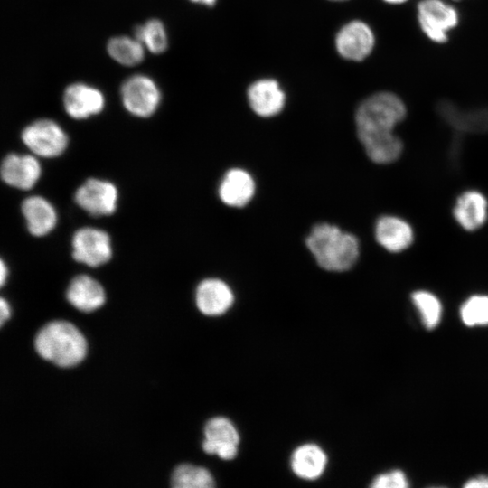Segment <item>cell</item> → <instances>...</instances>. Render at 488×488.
Segmentation results:
<instances>
[{"mask_svg":"<svg viewBox=\"0 0 488 488\" xmlns=\"http://www.w3.org/2000/svg\"><path fill=\"white\" fill-rule=\"evenodd\" d=\"M41 172L38 160L30 155H8L1 164L3 181L8 185L21 190L33 188L40 178Z\"/></svg>","mask_w":488,"mask_h":488,"instance_id":"12","label":"cell"},{"mask_svg":"<svg viewBox=\"0 0 488 488\" xmlns=\"http://www.w3.org/2000/svg\"><path fill=\"white\" fill-rule=\"evenodd\" d=\"M375 37L371 27L355 20L346 23L338 32L335 46L339 54L351 61H362L372 51Z\"/></svg>","mask_w":488,"mask_h":488,"instance_id":"9","label":"cell"},{"mask_svg":"<svg viewBox=\"0 0 488 488\" xmlns=\"http://www.w3.org/2000/svg\"><path fill=\"white\" fill-rule=\"evenodd\" d=\"M72 249L76 261L92 267L107 263L112 256L109 235L91 227L81 228L74 233Z\"/></svg>","mask_w":488,"mask_h":488,"instance_id":"7","label":"cell"},{"mask_svg":"<svg viewBox=\"0 0 488 488\" xmlns=\"http://www.w3.org/2000/svg\"><path fill=\"white\" fill-rule=\"evenodd\" d=\"M249 103L253 111L260 117L278 114L285 105V93L277 81L263 79L255 81L248 89Z\"/></svg>","mask_w":488,"mask_h":488,"instance_id":"14","label":"cell"},{"mask_svg":"<svg viewBox=\"0 0 488 488\" xmlns=\"http://www.w3.org/2000/svg\"><path fill=\"white\" fill-rule=\"evenodd\" d=\"M488 203L479 192H464L456 201L454 216L456 221L467 230H474L485 222Z\"/></svg>","mask_w":488,"mask_h":488,"instance_id":"20","label":"cell"},{"mask_svg":"<svg viewBox=\"0 0 488 488\" xmlns=\"http://www.w3.org/2000/svg\"><path fill=\"white\" fill-rule=\"evenodd\" d=\"M191 1L211 5H213L216 0H191Z\"/></svg>","mask_w":488,"mask_h":488,"instance_id":"31","label":"cell"},{"mask_svg":"<svg viewBox=\"0 0 488 488\" xmlns=\"http://www.w3.org/2000/svg\"><path fill=\"white\" fill-rule=\"evenodd\" d=\"M74 199L93 216L110 215L117 208V190L110 182L90 178L77 189Z\"/></svg>","mask_w":488,"mask_h":488,"instance_id":"8","label":"cell"},{"mask_svg":"<svg viewBox=\"0 0 488 488\" xmlns=\"http://www.w3.org/2000/svg\"><path fill=\"white\" fill-rule=\"evenodd\" d=\"M63 105L70 117L84 119L103 110L105 98L99 89L85 83L76 82L65 89Z\"/></svg>","mask_w":488,"mask_h":488,"instance_id":"10","label":"cell"},{"mask_svg":"<svg viewBox=\"0 0 488 488\" xmlns=\"http://www.w3.org/2000/svg\"><path fill=\"white\" fill-rule=\"evenodd\" d=\"M121 99L125 108L138 117L153 115L161 101V93L156 83L148 76L136 74L122 84Z\"/></svg>","mask_w":488,"mask_h":488,"instance_id":"4","label":"cell"},{"mask_svg":"<svg viewBox=\"0 0 488 488\" xmlns=\"http://www.w3.org/2000/svg\"><path fill=\"white\" fill-rule=\"evenodd\" d=\"M34 346L41 357L61 367L78 364L87 349L80 332L65 321H53L44 325L35 337Z\"/></svg>","mask_w":488,"mask_h":488,"instance_id":"3","label":"cell"},{"mask_svg":"<svg viewBox=\"0 0 488 488\" xmlns=\"http://www.w3.org/2000/svg\"><path fill=\"white\" fill-rule=\"evenodd\" d=\"M417 11L422 32L437 43L446 42L447 33L458 23L456 9L442 0H421Z\"/></svg>","mask_w":488,"mask_h":488,"instance_id":"6","label":"cell"},{"mask_svg":"<svg viewBox=\"0 0 488 488\" xmlns=\"http://www.w3.org/2000/svg\"><path fill=\"white\" fill-rule=\"evenodd\" d=\"M412 301L421 315L424 325L428 329L435 328L442 315L439 299L430 292L417 291L412 294Z\"/></svg>","mask_w":488,"mask_h":488,"instance_id":"25","label":"cell"},{"mask_svg":"<svg viewBox=\"0 0 488 488\" xmlns=\"http://www.w3.org/2000/svg\"><path fill=\"white\" fill-rule=\"evenodd\" d=\"M68 301L82 312H91L105 302V292L101 285L86 275L75 277L67 289Z\"/></svg>","mask_w":488,"mask_h":488,"instance_id":"18","label":"cell"},{"mask_svg":"<svg viewBox=\"0 0 488 488\" xmlns=\"http://www.w3.org/2000/svg\"><path fill=\"white\" fill-rule=\"evenodd\" d=\"M455 1H456V0H455Z\"/></svg>","mask_w":488,"mask_h":488,"instance_id":"34","label":"cell"},{"mask_svg":"<svg viewBox=\"0 0 488 488\" xmlns=\"http://www.w3.org/2000/svg\"><path fill=\"white\" fill-rule=\"evenodd\" d=\"M291 465L297 476L307 480L316 479L325 468L326 455L315 445H304L294 452Z\"/></svg>","mask_w":488,"mask_h":488,"instance_id":"21","label":"cell"},{"mask_svg":"<svg viewBox=\"0 0 488 488\" xmlns=\"http://www.w3.org/2000/svg\"><path fill=\"white\" fill-rule=\"evenodd\" d=\"M373 488H407L408 480L400 470H392L375 477L371 484Z\"/></svg>","mask_w":488,"mask_h":488,"instance_id":"27","label":"cell"},{"mask_svg":"<svg viewBox=\"0 0 488 488\" xmlns=\"http://www.w3.org/2000/svg\"><path fill=\"white\" fill-rule=\"evenodd\" d=\"M109 56L124 66L140 63L145 57V46L135 37L116 36L107 45Z\"/></svg>","mask_w":488,"mask_h":488,"instance_id":"22","label":"cell"},{"mask_svg":"<svg viewBox=\"0 0 488 488\" xmlns=\"http://www.w3.org/2000/svg\"><path fill=\"white\" fill-rule=\"evenodd\" d=\"M204 435L202 447L206 453L216 454L225 460L235 457L239 436L229 419L222 417L211 418L205 426Z\"/></svg>","mask_w":488,"mask_h":488,"instance_id":"11","label":"cell"},{"mask_svg":"<svg viewBox=\"0 0 488 488\" xmlns=\"http://www.w3.org/2000/svg\"><path fill=\"white\" fill-rule=\"evenodd\" d=\"M254 191V181L246 171L231 169L221 183L219 195L225 204L242 207L251 200Z\"/></svg>","mask_w":488,"mask_h":488,"instance_id":"19","label":"cell"},{"mask_svg":"<svg viewBox=\"0 0 488 488\" xmlns=\"http://www.w3.org/2000/svg\"><path fill=\"white\" fill-rule=\"evenodd\" d=\"M305 244L317 264L328 271L348 270L359 257V242L355 236L328 223L315 225Z\"/></svg>","mask_w":488,"mask_h":488,"instance_id":"2","label":"cell"},{"mask_svg":"<svg viewBox=\"0 0 488 488\" xmlns=\"http://www.w3.org/2000/svg\"><path fill=\"white\" fill-rule=\"evenodd\" d=\"M134 37L149 52L155 54L164 52L168 45L167 33L163 23L158 19H151L136 27Z\"/></svg>","mask_w":488,"mask_h":488,"instance_id":"24","label":"cell"},{"mask_svg":"<svg viewBox=\"0 0 488 488\" xmlns=\"http://www.w3.org/2000/svg\"><path fill=\"white\" fill-rule=\"evenodd\" d=\"M233 303V294L223 281L209 278L202 281L196 290V304L206 315L225 313Z\"/></svg>","mask_w":488,"mask_h":488,"instance_id":"15","label":"cell"},{"mask_svg":"<svg viewBox=\"0 0 488 488\" xmlns=\"http://www.w3.org/2000/svg\"><path fill=\"white\" fill-rule=\"evenodd\" d=\"M464 486L466 488H488V476L472 478Z\"/></svg>","mask_w":488,"mask_h":488,"instance_id":"28","label":"cell"},{"mask_svg":"<svg viewBox=\"0 0 488 488\" xmlns=\"http://www.w3.org/2000/svg\"><path fill=\"white\" fill-rule=\"evenodd\" d=\"M22 212L28 230L33 236H44L51 232L57 223L54 207L45 198L30 196L22 203Z\"/></svg>","mask_w":488,"mask_h":488,"instance_id":"16","label":"cell"},{"mask_svg":"<svg viewBox=\"0 0 488 488\" xmlns=\"http://www.w3.org/2000/svg\"><path fill=\"white\" fill-rule=\"evenodd\" d=\"M436 111L457 131L475 134L488 132V108L464 109L449 100H440Z\"/></svg>","mask_w":488,"mask_h":488,"instance_id":"13","label":"cell"},{"mask_svg":"<svg viewBox=\"0 0 488 488\" xmlns=\"http://www.w3.org/2000/svg\"><path fill=\"white\" fill-rule=\"evenodd\" d=\"M332 1H344V0H332Z\"/></svg>","mask_w":488,"mask_h":488,"instance_id":"33","label":"cell"},{"mask_svg":"<svg viewBox=\"0 0 488 488\" xmlns=\"http://www.w3.org/2000/svg\"><path fill=\"white\" fill-rule=\"evenodd\" d=\"M375 235L377 241L390 252L402 251L413 241V230L410 225L394 216H384L379 219Z\"/></svg>","mask_w":488,"mask_h":488,"instance_id":"17","label":"cell"},{"mask_svg":"<svg viewBox=\"0 0 488 488\" xmlns=\"http://www.w3.org/2000/svg\"><path fill=\"white\" fill-rule=\"evenodd\" d=\"M463 323L468 326L488 325V296H473L460 308Z\"/></svg>","mask_w":488,"mask_h":488,"instance_id":"26","label":"cell"},{"mask_svg":"<svg viewBox=\"0 0 488 488\" xmlns=\"http://www.w3.org/2000/svg\"><path fill=\"white\" fill-rule=\"evenodd\" d=\"M406 113L402 99L389 91L375 93L361 103L355 115L357 135L371 161L389 164L399 157L403 145L393 130Z\"/></svg>","mask_w":488,"mask_h":488,"instance_id":"1","label":"cell"},{"mask_svg":"<svg viewBox=\"0 0 488 488\" xmlns=\"http://www.w3.org/2000/svg\"><path fill=\"white\" fill-rule=\"evenodd\" d=\"M10 310L8 304L5 301L4 298L0 299V322L1 324L9 317Z\"/></svg>","mask_w":488,"mask_h":488,"instance_id":"29","label":"cell"},{"mask_svg":"<svg viewBox=\"0 0 488 488\" xmlns=\"http://www.w3.org/2000/svg\"><path fill=\"white\" fill-rule=\"evenodd\" d=\"M22 140L35 155L46 158L59 156L68 145L66 133L51 119H39L28 125L22 132Z\"/></svg>","mask_w":488,"mask_h":488,"instance_id":"5","label":"cell"},{"mask_svg":"<svg viewBox=\"0 0 488 488\" xmlns=\"http://www.w3.org/2000/svg\"><path fill=\"white\" fill-rule=\"evenodd\" d=\"M383 1L389 4H402L408 0H383Z\"/></svg>","mask_w":488,"mask_h":488,"instance_id":"32","label":"cell"},{"mask_svg":"<svg viewBox=\"0 0 488 488\" xmlns=\"http://www.w3.org/2000/svg\"><path fill=\"white\" fill-rule=\"evenodd\" d=\"M0 267H0V282H1V285L3 286L7 277L8 272H7V267L3 260L1 261Z\"/></svg>","mask_w":488,"mask_h":488,"instance_id":"30","label":"cell"},{"mask_svg":"<svg viewBox=\"0 0 488 488\" xmlns=\"http://www.w3.org/2000/svg\"><path fill=\"white\" fill-rule=\"evenodd\" d=\"M171 483L174 488H211L215 485L208 470L192 465L176 467L172 474Z\"/></svg>","mask_w":488,"mask_h":488,"instance_id":"23","label":"cell"}]
</instances>
